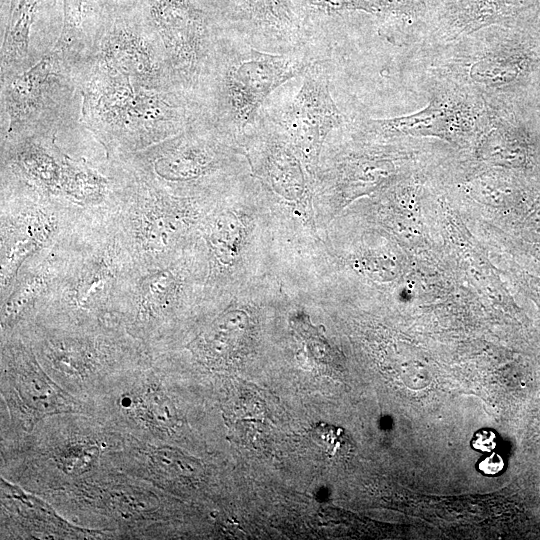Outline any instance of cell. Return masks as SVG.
Segmentation results:
<instances>
[{"label":"cell","mask_w":540,"mask_h":540,"mask_svg":"<svg viewBox=\"0 0 540 540\" xmlns=\"http://www.w3.org/2000/svg\"><path fill=\"white\" fill-rule=\"evenodd\" d=\"M80 120L114 161L183 131L200 117L197 97L179 88H148L91 63L80 78Z\"/></svg>","instance_id":"6da1fadb"},{"label":"cell","mask_w":540,"mask_h":540,"mask_svg":"<svg viewBox=\"0 0 540 540\" xmlns=\"http://www.w3.org/2000/svg\"><path fill=\"white\" fill-rule=\"evenodd\" d=\"M313 61L300 48L283 54L238 48L221 33L196 93L202 115L231 138L242 134L265 99Z\"/></svg>","instance_id":"7a4b0ae2"},{"label":"cell","mask_w":540,"mask_h":540,"mask_svg":"<svg viewBox=\"0 0 540 540\" xmlns=\"http://www.w3.org/2000/svg\"><path fill=\"white\" fill-rule=\"evenodd\" d=\"M535 46L496 26L431 46L434 82L465 89L490 106H513L540 58Z\"/></svg>","instance_id":"3957f363"},{"label":"cell","mask_w":540,"mask_h":540,"mask_svg":"<svg viewBox=\"0 0 540 540\" xmlns=\"http://www.w3.org/2000/svg\"><path fill=\"white\" fill-rule=\"evenodd\" d=\"M81 71L50 50L29 68L1 79L2 134H55L79 114Z\"/></svg>","instance_id":"277c9868"},{"label":"cell","mask_w":540,"mask_h":540,"mask_svg":"<svg viewBox=\"0 0 540 540\" xmlns=\"http://www.w3.org/2000/svg\"><path fill=\"white\" fill-rule=\"evenodd\" d=\"M159 37L174 83L196 96L201 77L221 35L208 0H123Z\"/></svg>","instance_id":"5b68a950"},{"label":"cell","mask_w":540,"mask_h":540,"mask_svg":"<svg viewBox=\"0 0 540 540\" xmlns=\"http://www.w3.org/2000/svg\"><path fill=\"white\" fill-rule=\"evenodd\" d=\"M422 110L386 119H363L358 136L389 140L398 137H436L457 145L478 141L488 119V105L479 96L456 86L435 82Z\"/></svg>","instance_id":"8992f818"},{"label":"cell","mask_w":540,"mask_h":540,"mask_svg":"<svg viewBox=\"0 0 540 540\" xmlns=\"http://www.w3.org/2000/svg\"><path fill=\"white\" fill-rule=\"evenodd\" d=\"M229 139L201 114L180 133L118 162L132 175L164 189L191 184L219 169Z\"/></svg>","instance_id":"52a82bcc"},{"label":"cell","mask_w":540,"mask_h":540,"mask_svg":"<svg viewBox=\"0 0 540 540\" xmlns=\"http://www.w3.org/2000/svg\"><path fill=\"white\" fill-rule=\"evenodd\" d=\"M90 63L144 87L179 88L159 37L138 10L123 0H115L112 18Z\"/></svg>","instance_id":"ba28073f"},{"label":"cell","mask_w":540,"mask_h":540,"mask_svg":"<svg viewBox=\"0 0 540 540\" xmlns=\"http://www.w3.org/2000/svg\"><path fill=\"white\" fill-rule=\"evenodd\" d=\"M273 122L301 159L317 162L329 133L346 124L345 115L331 96L324 62L314 60L310 64L298 92Z\"/></svg>","instance_id":"9c48e42d"},{"label":"cell","mask_w":540,"mask_h":540,"mask_svg":"<svg viewBox=\"0 0 540 540\" xmlns=\"http://www.w3.org/2000/svg\"><path fill=\"white\" fill-rule=\"evenodd\" d=\"M114 5L115 0H63L62 25L51 50L82 71L98 51Z\"/></svg>","instance_id":"30bf717a"},{"label":"cell","mask_w":540,"mask_h":540,"mask_svg":"<svg viewBox=\"0 0 540 540\" xmlns=\"http://www.w3.org/2000/svg\"><path fill=\"white\" fill-rule=\"evenodd\" d=\"M42 208H31L2 234L1 285L7 288L23 261L42 247L56 229L53 216Z\"/></svg>","instance_id":"8fae6325"},{"label":"cell","mask_w":540,"mask_h":540,"mask_svg":"<svg viewBox=\"0 0 540 540\" xmlns=\"http://www.w3.org/2000/svg\"><path fill=\"white\" fill-rule=\"evenodd\" d=\"M16 357L14 390L18 406L29 419L60 412L69 406L61 390L42 371L32 355L21 350Z\"/></svg>","instance_id":"7c38bea8"},{"label":"cell","mask_w":540,"mask_h":540,"mask_svg":"<svg viewBox=\"0 0 540 540\" xmlns=\"http://www.w3.org/2000/svg\"><path fill=\"white\" fill-rule=\"evenodd\" d=\"M242 16L285 48H301L305 32L287 0H235Z\"/></svg>","instance_id":"4fadbf2b"},{"label":"cell","mask_w":540,"mask_h":540,"mask_svg":"<svg viewBox=\"0 0 540 540\" xmlns=\"http://www.w3.org/2000/svg\"><path fill=\"white\" fill-rule=\"evenodd\" d=\"M247 330L248 318L244 312L227 311L198 338L196 349L211 362L229 360L244 344Z\"/></svg>","instance_id":"5bb4252c"},{"label":"cell","mask_w":540,"mask_h":540,"mask_svg":"<svg viewBox=\"0 0 540 540\" xmlns=\"http://www.w3.org/2000/svg\"><path fill=\"white\" fill-rule=\"evenodd\" d=\"M116 266L108 252L90 262L81 270L73 283L71 298L81 308L96 305L108 292L115 276Z\"/></svg>","instance_id":"9a60e30c"},{"label":"cell","mask_w":540,"mask_h":540,"mask_svg":"<svg viewBox=\"0 0 540 540\" xmlns=\"http://www.w3.org/2000/svg\"><path fill=\"white\" fill-rule=\"evenodd\" d=\"M176 290V279L170 270H155L140 282L137 310L143 319L156 318L171 303Z\"/></svg>","instance_id":"2e32d148"},{"label":"cell","mask_w":540,"mask_h":540,"mask_svg":"<svg viewBox=\"0 0 540 540\" xmlns=\"http://www.w3.org/2000/svg\"><path fill=\"white\" fill-rule=\"evenodd\" d=\"M131 407L141 420L160 432H172L179 423L177 411L168 396L148 387L131 399Z\"/></svg>","instance_id":"e0dca14e"},{"label":"cell","mask_w":540,"mask_h":540,"mask_svg":"<svg viewBox=\"0 0 540 540\" xmlns=\"http://www.w3.org/2000/svg\"><path fill=\"white\" fill-rule=\"evenodd\" d=\"M149 459L157 472L181 486L195 485L203 474L198 460L172 447L152 450Z\"/></svg>","instance_id":"ac0fdd59"},{"label":"cell","mask_w":540,"mask_h":540,"mask_svg":"<svg viewBox=\"0 0 540 540\" xmlns=\"http://www.w3.org/2000/svg\"><path fill=\"white\" fill-rule=\"evenodd\" d=\"M44 352L53 367L69 375H82L96 362L93 348L78 341L53 340Z\"/></svg>","instance_id":"d6986e66"},{"label":"cell","mask_w":540,"mask_h":540,"mask_svg":"<svg viewBox=\"0 0 540 540\" xmlns=\"http://www.w3.org/2000/svg\"><path fill=\"white\" fill-rule=\"evenodd\" d=\"M47 271L41 270L23 278L13 289L2 308V323L12 324L19 320L48 285Z\"/></svg>","instance_id":"ffe728a7"},{"label":"cell","mask_w":540,"mask_h":540,"mask_svg":"<svg viewBox=\"0 0 540 540\" xmlns=\"http://www.w3.org/2000/svg\"><path fill=\"white\" fill-rule=\"evenodd\" d=\"M99 446L88 442H71L55 454L59 469L68 475H81L92 470L98 462Z\"/></svg>","instance_id":"44dd1931"},{"label":"cell","mask_w":540,"mask_h":540,"mask_svg":"<svg viewBox=\"0 0 540 540\" xmlns=\"http://www.w3.org/2000/svg\"><path fill=\"white\" fill-rule=\"evenodd\" d=\"M312 438L321 451L331 460L344 461L354 452V445L349 435L334 425H316Z\"/></svg>","instance_id":"7402d4cb"},{"label":"cell","mask_w":540,"mask_h":540,"mask_svg":"<svg viewBox=\"0 0 540 540\" xmlns=\"http://www.w3.org/2000/svg\"><path fill=\"white\" fill-rule=\"evenodd\" d=\"M239 226L232 214L219 216L211 227L209 241L215 256L223 263H228L235 255L238 243Z\"/></svg>","instance_id":"603a6c76"},{"label":"cell","mask_w":540,"mask_h":540,"mask_svg":"<svg viewBox=\"0 0 540 540\" xmlns=\"http://www.w3.org/2000/svg\"><path fill=\"white\" fill-rule=\"evenodd\" d=\"M375 14L396 20L404 25L412 24L428 11L431 0H370Z\"/></svg>","instance_id":"cb8c5ba5"},{"label":"cell","mask_w":540,"mask_h":540,"mask_svg":"<svg viewBox=\"0 0 540 540\" xmlns=\"http://www.w3.org/2000/svg\"><path fill=\"white\" fill-rule=\"evenodd\" d=\"M306 16H335L350 11L375 14L370 0H299Z\"/></svg>","instance_id":"d4e9b609"},{"label":"cell","mask_w":540,"mask_h":540,"mask_svg":"<svg viewBox=\"0 0 540 540\" xmlns=\"http://www.w3.org/2000/svg\"><path fill=\"white\" fill-rule=\"evenodd\" d=\"M109 505L124 518H134L155 508V501L135 490H116L109 494Z\"/></svg>","instance_id":"484cf974"},{"label":"cell","mask_w":540,"mask_h":540,"mask_svg":"<svg viewBox=\"0 0 540 540\" xmlns=\"http://www.w3.org/2000/svg\"><path fill=\"white\" fill-rule=\"evenodd\" d=\"M525 239L533 244H540V195L533 203L523 221Z\"/></svg>","instance_id":"4316f807"},{"label":"cell","mask_w":540,"mask_h":540,"mask_svg":"<svg viewBox=\"0 0 540 540\" xmlns=\"http://www.w3.org/2000/svg\"><path fill=\"white\" fill-rule=\"evenodd\" d=\"M496 444V434L491 430L478 431L472 440L473 448L481 452L493 451Z\"/></svg>","instance_id":"83f0119b"},{"label":"cell","mask_w":540,"mask_h":540,"mask_svg":"<svg viewBox=\"0 0 540 540\" xmlns=\"http://www.w3.org/2000/svg\"><path fill=\"white\" fill-rule=\"evenodd\" d=\"M479 470L486 475H496L504 468V460L498 453H491L480 461Z\"/></svg>","instance_id":"f1b7e54d"}]
</instances>
